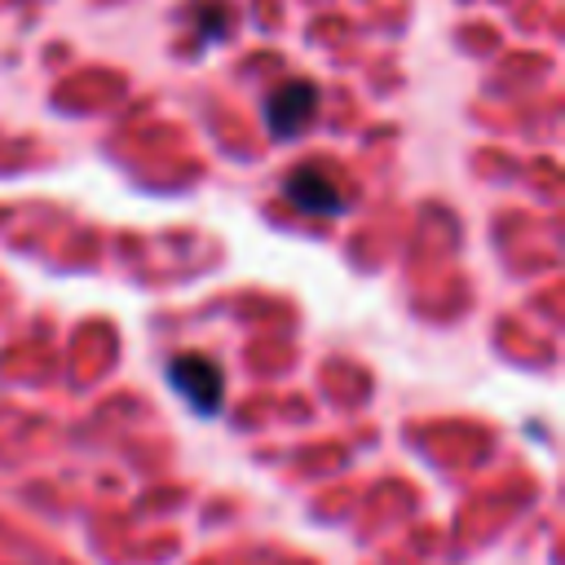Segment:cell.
<instances>
[{
    "label": "cell",
    "mask_w": 565,
    "mask_h": 565,
    "mask_svg": "<svg viewBox=\"0 0 565 565\" xmlns=\"http://www.w3.org/2000/svg\"><path fill=\"white\" fill-rule=\"evenodd\" d=\"M168 384L190 402V411L199 415H216L221 402H225V375L212 358L203 353H177L168 362Z\"/></svg>",
    "instance_id": "6da1fadb"
},
{
    "label": "cell",
    "mask_w": 565,
    "mask_h": 565,
    "mask_svg": "<svg viewBox=\"0 0 565 565\" xmlns=\"http://www.w3.org/2000/svg\"><path fill=\"white\" fill-rule=\"evenodd\" d=\"M313 110H318V88L309 79H287V84H278L269 93L265 124H269L274 137H296V132H305V124L313 119Z\"/></svg>",
    "instance_id": "7a4b0ae2"
},
{
    "label": "cell",
    "mask_w": 565,
    "mask_h": 565,
    "mask_svg": "<svg viewBox=\"0 0 565 565\" xmlns=\"http://www.w3.org/2000/svg\"><path fill=\"white\" fill-rule=\"evenodd\" d=\"M282 194H287V203L291 207H300V212H313V216H335L340 207H344V194L335 190V181L327 177V172H318V168H291V177L282 181Z\"/></svg>",
    "instance_id": "3957f363"
}]
</instances>
